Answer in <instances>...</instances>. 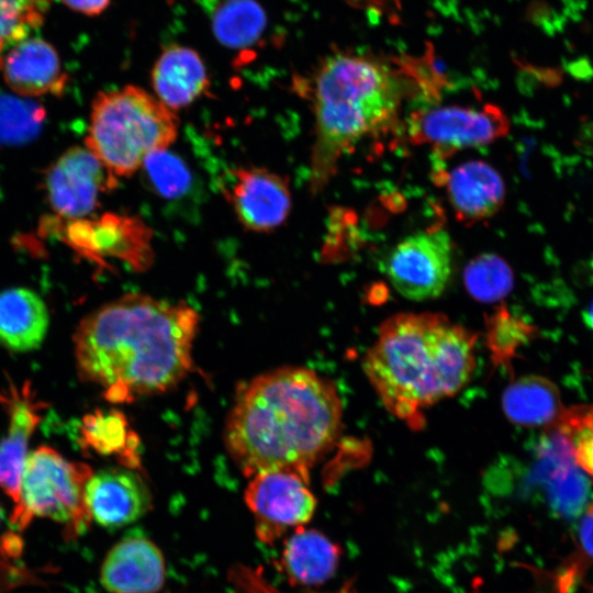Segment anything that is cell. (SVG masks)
<instances>
[{
    "label": "cell",
    "instance_id": "1",
    "mask_svg": "<svg viewBox=\"0 0 593 593\" xmlns=\"http://www.w3.org/2000/svg\"><path fill=\"white\" fill-rule=\"evenodd\" d=\"M200 315L186 302L126 293L83 317L74 334L79 377L111 403L165 393L192 370Z\"/></svg>",
    "mask_w": 593,
    "mask_h": 593
},
{
    "label": "cell",
    "instance_id": "2",
    "mask_svg": "<svg viewBox=\"0 0 593 593\" xmlns=\"http://www.w3.org/2000/svg\"><path fill=\"white\" fill-rule=\"evenodd\" d=\"M343 407L334 383L317 372L287 366L264 372L242 387L224 428L226 449L251 478L310 470L338 438Z\"/></svg>",
    "mask_w": 593,
    "mask_h": 593
},
{
    "label": "cell",
    "instance_id": "3",
    "mask_svg": "<svg viewBox=\"0 0 593 593\" xmlns=\"http://www.w3.org/2000/svg\"><path fill=\"white\" fill-rule=\"evenodd\" d=\"M477 335L439 313L387 318L362 367L389 413L421 427L424 411L458 393L475 367Z\"/></svg>",
    "mask_w": 593,
    "mask_h": 593
},
{
    "label": "cell",
    "instance_id": "4",
    "mask_svg": "<svg viewBox=\"0 0 593 593\" xmlns=\"http://www.w3.org/2000/svg\"><path fill=\"white\" fill-rule=\"evenodd\" d=\"M402 97L395 72L372 58L336 54L321 65L312 97L315 138L309 187L313 194L335 176L343 156L396 124Z\"/></svg>",
    "mask_w": 593,
    "mask_h": 593
},
{
    "label": "cell",
    "instance_id": "5",
    "mask_svg": "<svg viewBox=\"0 0 593 593\" xmlns=\"http://www.w3.org/2000/svg\"><path fill=\"white\" fill-rule=\"evenodd\" d=\"M175 111L143 88L125 86L94 98L86 146L114 178L137 171L178 135Z\"/></svg>",
    "mask_w": 593,
    "mask_h": 593
},
{
    "label": "cell",
    "instance_id": "6",
    "mask_svg": "<svg viewBox=\"0 0 593 593\" xmlns=\"http://www.w3.org/2000/svg\"><path fill=\"white\" fill-rule=\"evenodd\" d=\"M92 474L87 463L68 460L49 446L37 447L25 460L11 523L23 528L34 517L51 518L70 536L83 533L91 522L86 486Z\"/></svg>",
    "mask_w": 593,
    "mask_h": 593
},
{
    "label": "cell",
    "instance_id": "7",
    "mask_svg": "<svg viewBox=\"0 0 593 593\" xmlns=\"http://www.w3.org/2000/svg\"><path fill=\"white\" fill-rule=\"evenodd\" d=\"M510 121L492 104L482 108L460 105L421 109L407 122V136L413 144L429 145L439 159L459 149L486 145L507 134Z\"/></svg>",
    "mask_w": 593,
    "mask_h": 593
},
{
    "label": "cell",
    "instance_id": "8",
    "mask_svg": "<svg viewBox=\"0 0 593 593\" xmlns=\"http://www.w3.org/2000/svg\"><path fill=\"white\" fill-rule=\"evenodd\" d=\"M245 503L255 519L257 538L275 544L289 528L307 523L316 508L309 480L290 470H268L250 478Z\"/></svg>",
    "mask_w": 593,
    "mask_h": 593
},
{
    "label": "cell",
    "instance_id": "9",
    "mask_svg": "<svg viewBox=\"0 0 593 593\" xmlns=\"http://www.w3.org/2000/svg\"><path fill=\"white\" fill-rule=\"evenodd\" d=\"M452 244L441 228L413 234L389 254L385 272L393 288L406 299H434L446 289L451 275Z\"/></svg>",
    "mask_w": 593,
    "mask_h": 593
},
{
    "label": "cell",
    "instance_id": "10",
    "mask_svg": "<svg viewBox=\"0 0 593 593\" xmlns=\"http://www.w3.org/2000/svg\"><path fill=\"white\" fill-rule=\"evenodd\" d=\"M66 237L81 255L97 262L115 258L136 272L154 264L153 231L136 216L105 213L94 220H70Z\"/></svg>",
    "mask_w": 593,
    "mask_h": 593
},
{
    "label": "cell",
    "instance_id": "11",
    "mask_svg": "<svg viewBox=\"0 0 593 593\" xmlns=\"http://www.w3.org/2000/svg\"><path fill=\"white\" fill-rule=\"evenodd\" d=\"M118 179L85 147L66 150L46 171L45 191L52 209L66 220L82 219L98 205L101 192Z\"/></svg>",
    "mask_w": 593,
    "mask_h": 593
},
{
    "label": "cell",
    "instance_id": "12",
    "mask_svg": "<svg viewBox=\"0 0 593 593\" xmlns=\"http://www.w3.org/2000/svg\"><path fill=\"white\" fill-rule=\"evenodd\" d=\"M225 195L238 222L256 233L278 228L291 210V192L286 177L261 167L231 170Z\"/></svg>",
    "mask_w": 593,
    "mask_h": 593
},
{
    "label": "cell",
    "instance_id": "13",
    "mask_svg": "<svg viewBox=\"0 0 593 593\" xmlns=\"http://www.w3.org/2000/svg\"><path fill=\"white\" fill-rule=\"evenodd\" d=\"M0 403L9 416L7 434L0 439V489L16 504L29 444L46 404L35 396L29 382L0 391Z\"/></svg>",
    "mask_w": 593,
    "mask_h": 593
},
{
    "label": "cell",
    "instance_id": "14",
    "mask_svg": "<svg viewBox=\"0 0 593 593\" xmlns=\"http://www.w3.org/2000/svg\"><path fill=\"white\" fill-rule=\"evenodd\" d=\"M152 494L139 474L127 469L93 473L86 486L91 517L105 528H118L143 517L152 506Z\"/></svg>",
    "mask_w": 593,
    "mask_h": 593
},
{
    "label": "cell",
    "instance_id": "15",
    "mask_svg": "<svg viewBox=\"0 0 593 593\" xmlns=\"http://www.w3.org/2000/svg\"><path fill=\"white\" fill-rule=\"evenodd\" d=\"M100 579L110 593H158L166 580L165 558L148 538L128 536L108 552Z\"/></svg>",
    "mask_w": 593,
    "mask_h": 593
},
{
    "label": "cell",
    "instance_id": "16",
    "mask_svg": "<svg viewBox=\"0 0 593 593\" xmlns=\"http://www.w3.org/2000/svg\"><path fill=\"white\" fill-rule=\"evenodd\" d=\"M436 178L445 187L457 219L477 223L494 215L502 206L505 188L500 174L484 161L460 164L438 170Z\"/></svg>",
    "mask_w": 593,
    "mask_h": 593
},
{
    "label": "cell",
    "instance_id": "17",
    "mask_svg": "<svg viewBox=\"0 0 593 593\" xmlns=\"http://www.w3.org/2000/svg\"><path fill=\"white\" fill-rule=\"evenodd\" d=\"M1 68L7 85L21 97L59 96L67 81L56 49L42 38L14 44Z\"/></svg>",
    "mask_w": 593,
    "mask_h": 593
},
{
    "label": "cell",
    "instance_id": "18",
    "mask_svg": "<svg viewBox=\"0 0 593 593\" xmlns=\"http://www.w3.org/2000/svg\"><path fill=\"white\" fill-rule=\"evenodd\" d=\"M156 97L171 110L190 105L209 88L210 80L200 55L192 48L171 45L152 70Z\"/></svg>",
    "mask_w": 593,
    "mask_h": 593
},
{
    "label": "cell",
    "instance_id": "19",
    "mask_svg": "<svg viewBox=\"0 0 593 593\" xmlns=\"http://www.w3.org/2000/svg\"><path fill=\"white\" fill-rule=\"evenodd\" d=\"M340 548L315 529L296 527L289 537L279 560L280 570L293 585H318L335 573Z\"/></svg>",
    "mask_w": 593,
    "mask_h": 593
},
{
    "label": "cell",
    "instance_id": "20",
    "mask_svg": "<svg viewBox=\"0 0 593 593\" xmlns=\"http://www.w3.org/2000/svg\"><path fill=\"white\" fill-rule=\"evenodd\" d=\"M49 324V315L38 294L26 288L0 292V345L23 353L38 348Z\"/></svg>",
    "mask_w": 593,
    "mask_h": 593
},
{
    "label": "cell",
    "instance_id": "21",
    "mask_svg": "<svg viewBox=\"0 0 593 593\" xmlns=\"http://www.w3.org/2000/svg\"><path fill=\"white\" fill-rule=\"evenodd\" d=\"M542 457L552 506L562 515H577L585 503L588 482L575 467L570 443L560 436H549Z\"/></svg>",
    "mask_w": 593,
    "mask_h": 593
},
{
    "label": "cell",
    "instance_id": "22",
    "mask_svg": "<svg viewBox=\"0 0 593 593\" xmlns=\"http://www.w3.org/2000/svg\"><path fill=\"white\" fill-rule=\"evenodd\" d=\"M502 407L510 421L528 426L552 422L560 414L558 391L541 377H523L510 384Z\"/></svg>",
    "mask_w": 593,
    "mask_h": 593
},
{
    "label": "cell",
    "instance_id": "23",
    "mask_svg": "<svg viewBox=\"0 0 593 593\" xmlns=\"http://www.w3.org/2000/svg\"><path fill=\"white\" fill-rule=\"evenodd\" d=\"M133 436L121 412L97 410L82 417L78 439L81 448L88 451L128 457L127 451L132 454L137 441Z\"/></svg>",
    "mask_w": 593,
    "mask_h": 593
},
{
    "label": "cell",
    "instance_id": "24",
    "mask_svg": "<svg viewBox=\"0 0 593 593\" xmlns=\"http://www.w3.org/2000/svg\"><path fill=\"white\" fill-rule=\"evenodd\" d=\"M266 16L255 0H225L215 10L212 29L216 38L230 47L253 44L262 33Z\"/></svg>",
    "mask_w": 593,
    "mask_h": 593
},
{
    "label": "cell",
    "instance_id": "25",
    "mask_svg": "<svg viewBox=\"0 0 593 593\" xmlns=\"http://www.w3.org/2000/svg\"><path fill=\"white\" fill-rule=\"evenodd\" d=\"M45 115L40 103L0 88V149L35 139L42 130Z\"/></svg>",
    "mask_w": 593,
    "mask_h": 593
},
{
    "label": "cell",
    "instance_id": "26",
    "mask_svg": "<svg viewBox=\"0 0 593 593\" xmlns=\"http://www.w3.org/2000/svg\"><path fill=\"white\" fill-rule=\"evenodd\" d=\"M468 292L482 302H495L506 296L513 288V272L505 260L493 254L472 259L465 269Z\"/></svg>",
    "mask_w": 593,
    "mask_h": 593
},
{
    "label": "cell",
    "instance_id": "27",
    "mask_svg": "<svg viewBox=\"0 0 593 593\" xmlns=\"http://www.w3.org/2000/svg\"><path fill=\"white\" fill-rule=\"evenodd\" d=\"M51 0H0V68L2 53L40 26Z\"/></svg>",
    "mask_w": 593,
    "mask_h": 593
},
{
    "label": "cell",
    "instance_id": "28",
    "mask_svg": "<svg viewBox=\"0 0 593 593\" xmlns=\"http://www.w3.org/2000/svg\"><path fill=\"white\" fill-rule=\"evenodd\" d=\"M556 422L571 444L575 465L593 477V405L561 412Z\"/></svg>",
    "mask_w": 593,
    "mask_h": 593
},
{
    "label": "cell",
    "instance_id": "29",
    "mask_svg": "<svg viewBox=\"0 0 593 593\" xmlns=\"http://www.w3.org/2000/svg\"><path fill=\"white\" fill-rule=\"evenodd\" d=\"M149 183L166 198L183 194L191 181V175L183 161L165 150L149 155L143 166Z\"/></svg>",
    "mask_w": 593,
    "mask_h": 593
},
{
    "label": "cell",
    "instance_id": "30",
    "mask_svg": "<svg viewBox=\"0 0 593 593\" xmlns=\"http://www.w3.org/2000/svg\"><path fill=\"white\" fill-rule=\"evenodd\" d=\"M230 580L244 593H281L271 585L260 570L236 564L230 571ZM334 593H356L351 585H346Z\"/></svg>",
    "mask_w": 593,
    "mask_h": 593
},
{
    "label": "cell",
    "instance_id": "31",
    "mask_svg": "<svg viewBox=\"0 0 593 593\" xmlns=\"http://www.w3.org/2000/svg\"><path fill=\"white\" fill-rule=\"evenodd\" d=\"M532 19L544 26L549 34H553L561 30L563 19L547 3L536 2L530 8Z\"/></svg>",
    "mask_w": 593,
    "mask_h": 593
},
{
    "label": "cell",
    "instance_id": "32",
    "mask_svg": "<svg viewBox=\"0 0 593 593\" xmlns=\"http://www.w3.org/2000/svg\"><path fill=\"white\" fill-rule=\"evenodd\" d=\"M579 538L585 553L593 558V504L580 523Z\"/></svg>",
    "mask_w": 593,
    "mask_h": 593
},
{
    "label": "cell",
    "instance_id": "33",
    "mask_svg": "<svg viewBox=\"0 0 593 593\" xmlns=\"http://www.w3.org/2000/svg\"><path fill=\"white\" fill-rule=\"evenodd\" d=\"M63 2L83 14L97 15L108 8L110 0H63Z\"/></svg>",
    "mask_w": 593,
    "mask_h": 593
},
{
    "label": "cell",
    "instance_id": "34",
    "mask_svg": "<svg viewBox=\"0 0 593 593\" xmlns=\"http://www.w3.org/2000/svg\"><path fill=\"white\" fill-rule=\"evenodd\" d=\"M563 68L575 79L589 80L593 78V66L586 57L564 61Z\"/></svg>",
    "mask_w": 593,
    "mask_h": 593
},
{
    "label": "cell",
    "instance_id": "35",
    "mask_svg": "<svg viewBox=\"0 0 593 593\" xmlns=\"http://www.w3.org/2000/svg\"><path fill=\"white\" fill-rule=\"evenodd\" d=\"M585 321L586 324L593 328V302L591 303L590 307L588 309V312L585 314Z\"/></svg>",
    "mask_w": 593,
    "mask_h": 593
},
{
    "label": "cell",
    "instance_id": "36",
    "mask_svg": "<svg viewBox=\"0 0 593 593\" xmlns=\"http://www.w3.org/2000/svg\"><path fill=\"white\" fill-rule=\"evenodd\" d=\"M2 517H3V511H2V507L0 506V523L2 521Z\"/></svg>",
    "mask_w": 593,
    "mask_h": 593
},
{
    "label": "cell",
    "instance_id": "37",
    "mask_svg": "<svg viewBox=\"0 0 593 593\" xmlns=\"http://www.w3.org/2000/svg\"><path fill=\"white\" fill-rule=\"evenodd\" d=\"M593 593V592H592Z\"/></svg>",
    "mask_w": 593,
    "mask_h": 593
}]
</instances>
